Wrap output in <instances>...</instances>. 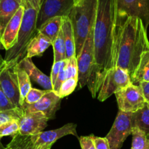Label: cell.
<instances>
[{
  "label": "cell",
  "instance_id": "1",
  "mask_svg": "<svg viewBox=\"0 0 149 149\" xmlns=\"http://www.w3.org/2000/svg\"><path fill=\"white\" fill-rule=\"evenodd\" d=\"M116 0H98L93 31L94 64L87 82L93 98L97 96L107 73L116 67L115 23Z\"/></svg>",
  "mask_w": 149,
  "mask_h": 149
},
{
  "label": "cell",
  "instance_id": "2",
  "mask_svg": "<svg viewBox=\"0 0 149 149\" xmlns=\"http://www.w3.org/2000/svg\"><path fill=\"white\" fill-rule=\"evenodd\" d=\"M149 49L147 29L140 18L116 17L115 61L119 67L133 76L141 56Z\"/></svg>",
  "mask_w": 149,
  "mask_h": 149
},
{
  "label": "cell",
  "instance_id": "3",
  "mask_svg": "<svg viewBox=\"0 0 149 149\" xmlns=\"http://www.w3.org/2000/svg\"><path fill=\"white\" fill-rule=\"evenodd\" d=\"M42 0H23L20 5L23 7L20 31L17 42L13 47L6 51L4 61L10 66L17 65L26 56L27 47L34 36L38 15Z\"/></svg>",
  "mask_w": 149,
  "mask_h": 149
},
{
  "label": "cell",
  "instance_id": "4",
  "mask_svg": "<svg viewBox=\"0 0 149 149\" xmlns=\"http://www.w3.org/2000/svg\"><path fill=\"white\" fill-rule=\"evenodd\" d=\"M98 0H82L75 5L68 16L72 23L77 58L82 49L86 39L95 25Z\"/></svg>",
  "mask_w": 149,
  "mask_h": 149
},
{
  "label": "cell",
  "instance_id": "5",
  "mask_svg": "<svg viewBox=\"0 0 149 149\" xmlns=\"http://www.w3.org/2000/svg\"><path fill=\"white\" fill-rule=\"evenodd\" d=\"M131 84L132 82L130 76L126 71L119 67L113 68L107 73L105 77L97 94V99L101 102L105 101L112 95Z\"/></svg>",
  "mask_w": 149,
  "mask_h": 149
},
{
  "label": "cell",
  "instance_id": "6",
  "mask_svg": "<svg viewBox=\"0 0 149 149\" xmlns=\"http://www.w3.org/2000/svg\"><path fill=\"white\" fill-rule=\"evenodd\" d=\"M132 113L119 111L111 129L106 136L110 149H121L125 140L132 135Z\"/></svg>",
  "mask_w": 149,
  "mask_h": 149
},
{
  "label": "cell",
  "instance_id": "7",
  "mask_svg": "<svg viewBox=\"0 0 149 149\" xmlns=\"http://www.w3.org/2000/svg\"><path fill=\"white\" fill-rule=\"evenodd\" d=\"M114 95L119 111L126 113H135L147 103L141 87L137 84H130Z\"/></svg>",
  "mask_w": 149,
  "mask_h": 149
},
{
  "label": "cell",
  "instance_id": "8",
  "mask_svg": "<svg viewBox=\"0 0 149 149\" xmlns=\"http://www.w3.org/2000/svg\"><path fill=\"white\" fill-rule=\"evenodd\" d=\"M93 31H94V26L90 30L82 49L79 55L77 58L79 70L78 81L80 88H83L87 84L94 64Z\"/></svg>",
  "mask_w": 149,
  "mask_h": 149
},
{
  "label": "cell",
  "instance_id": "9",
  "mask_svg": "<svg viewBox=\"0 0 149 149\" xmlns=\"http://www.w3.org/2000/svg\"><path fill=\"white\" fill-rule=\"evenodd\" d=\"M74 7V0H42L36 29L52 17L68 16Z\"/></svg>",
  "mask_w": 149,
  "mask_h": 149
},
{
  "label": "cell",
  "instance_id": "10",
  "mask_svg": "<svg viewBox=\"0 0 149 149\" xmlns=\"http://www.w3.org/2000/svg\"><path fill=\"white\" fill-rule=\"evenodd\" d=\"M116 17H138L148 29L149 0H116Z\"/></svg>",
  "mask_w": 149,
  "mask_h": 149
},
{
  "label": "cell",
  "instance_id": "11",
  "mask_svg": "<svg viewBox=\"0 0 149 149\" xmlns=\"http://www.w3.org/2000/svg\"><path fill=\"white\" fill-rule=\"evenodd\" d=\"M69 135L78 137L76 124L68 123L58 129L42 132L31 136V139L34 149H47L51 148L60 138Z\"/></svg>",
  "mask_w": 149,
  "mask_h": 149
},
{
  "label": "cell",
  "instance_id": "12",
  "mask_svg": "<svg viewBox=\"0 0 149 149\" xmlns=\"http://www.w3.org/2000/svg\"><path fill=\"white\" fill-rule=\"evenodd\" d=\"M15 65L10 66L6 63V65L0 71V85L11 103L15 107L21 108L20 90Z\"/></svg>",
  "mask_w": 149,
  "mask_h": 149
},
{
  "label": "cell",
  "instance_id": "13",
  "mask_svg": "<svg viewBox=\"0 0 149 149\" xmlns=\"http://www.w3.org/2000/svg\"><path fill=\"white\" fill-rule=\"evenodd\" d=\"M61 97H59L53 90H47L46 94L38 102L33 104L23 103L21 109L25 113L41 112L49 119L55 117V113L60 109Z\"/></svg>",
  "mask_w": 149,
  "mask_h": 149
},
{
  "label": "cell",
  "instance_id": "14",
  "mask_svg": "<svg viewBox=\"0 0 149 149\" xmlns=\"http://www.w3.org/2000/svg\"><path fill=\"white\" fill-rule=\"evenodd\" d=\"M49 120L41 112L23 113L18 120L19 134L21 135L33 136L43 132Z\"/></svg>",
  "mask_w": 149,
  "mask_h": 149
},
{
  "label": "cell",
  "instance_id": "15",
  "mask_svg": "<svg viewBox=\"0 0 149 149\" xmlns=\"http://www.w3.org/2000/svg\"><path fill=\"white\" fill-rule=\"evenodd\" d=\"M23 15V7L20 5V8L12 17L4 29L0 43L1 44L6 51L13 47L17 42Z\"/></svg>",
  "mask_w": 149,
  "mask_h": 149
},
{
  "label": "cell",
  "instance_id": "16",
  "mask_svg": "<svg viewBox=\"0 0 149 149\" xmlns=\"http://www.w3.org/2000/svg\"><path fill=\"white\" fill-rule=\"evenodd\" d=\"M20 68L27 72L31 80L35 81L45 89V90H52V84L50 77L42 73L32 61L31 58L25 57L18 63Z\"/></svg>",
  "mask_w": 149,
  "mask_h": 149
},
{
  "label": "cell",
  "instance_id": "17",
  "mask_svg": "<svg viewBox=\"0 0 149 149\" xmlns=\"http://www.w3.org/2000/svg\"><path fill=\"white\" fill-rule=\"evenodd\" d=\"M20 7L17 0H0V41L6 26Z\"/></svg>",
  "mask_w": 149,
  "mask_h": 149
},
{
  "label": "cell",
  "instance_id": "18",
  "mask_svg": "<svg viewBox=\"0 0 149 149\" xmlns=\"http://www.w3.org/2000/svg\"><path fill=\"white\" fill-rule=\"evenodd\" d=\"M52 45V42L48 38L38 33L29 42L26 57L31 58L34 56H42L45 50Z\"/></svg>",
  "mask_w": 149,
  "mask_h": 149
},
{
  "label": "cell",
  "instance_id": "19",
  "mask_svg": "<svg viewBox=\"0 0 149 149\" xmlns=\"http://www.w3.org/2000/svg\"><path fill=\"white\" fill-rule=\"evenodd\" d=\"M61 29L63 33L64 39H65L66 59H70L73 57H77L74 29H73L72 23L68 16L63 17V25Z\"/></svg>",
  "mask_w": 149,
  "mask_h": 149
},
{
  "label": "cell",
  "instance_id": "20",
  "mask_svg": "<svg viewBox=\"0 0 149 149\" xmlns=\"http://www.w3.org/2000/svg\"><path fill=\"white\" fill-rule=\"evenodd\" d=\"M63 25V17H55L47 20L37 30L38 33H42L53 42L58 37Z\"/></svg>",
  "mask_w": 149,
  "mask_h": 149
},
{
  "label": "cell",
  "instance_id": "21",
  "mask_svg": "<svg viewBox=\"0 0 149 149\" xmlns=\"http://www.w3.org/2000/svg\"><path fill=\"white\" fill-rule=\"evenodd\" d=\"M131 80L132 84L137 85L143 81H149V49L143 53Z\"/></svg>",
  "mask_w": 149,
  "mask_h": 149
},
{
  "label": "cell",
  "instance_id": "22",
  "mask_svg": "<svg viewBox=\"0 0 149 149\" xmlns=\"http://www.w3.org/2000/svg\"><path fill=\"white\" fill-rule=\"evenodd\" d=\"M132 127H137L149 134V103L147 102L143 109L132 113Z\"/></svg>",
  "mask_w": 149,
  "mask_h": 149
},
{
  "label": "cell",
  "instance_id": "23",
  "mask_svg": "<svg viewBox=\"0 0 149 149\" xmlns=\"http://www.w3.org/2000/svg\"><path fill=\"white\" fill-rule=\"evenodd\" d=\"M15 71L17 77V81H18L19 90H20V103H21V108L23 103L25 101L26 95L30 91L31 87V79L28 75L27 72L19 66L18 63L15 65Z\"/></svg>",
  "mask_w": 149,
  "mask_h": 149
},
{
  "label": "cell",
  "instance_id": "24",
  "mask_svg": "<svg viewBox=\"0 0 149 149\" xmlns=\"http://www.w3.org/2000/svg\"><path fill=\"white\" fill-rule=\"evenodd\" d=\"M4 149H34V146L31 136L17 134L13 137V139Z\"/></svg>",
  "mask_w": 149,
  "mask_h": 149
},
{
  "label": "cell",
  "instance_id": "25",
  "mask_svg": "<svg viewBox=\"0 0 149 149\" xmlns=\"http://www.w3.org/2000/svg\"><path fill=\"white\" fill-rule=\"evenodd\" d=\"M52 45L53 47L54 52L53 62L63 61L66 59V48H65V39H64L62 29L58 34V37L52 42Z\"/></svg>",
  "mask_w": 149,
  "mask_h": 149
},
{
  "label": "cell",
  "instance_id": "26",
  "mask_svg": "<svg viewBox=\"0 0 149 149\" xmlns=\"http://www.w3.org/2000/svg\"><path fill=\"white\" fill-rule=\"evenodd\" d=\"M21 108H16L12 110L0 111V126L13 120H19L23 115Z\"/></svg>",
  "mask_w": 149,
  "mask_h": 149
},
{
  "label": "cell",
  "instance_id": "27",
  "mask_svg": "<svg viewBox=\"0 0 149 149\" xmlns=\"http://www.w3.org/2000/svg\"><path fill=\"white\" fill-rule=\"evenodd\" d=\"M19 134L18 120H13L0 126V139L5 136L14 137Z\"/></svg>",
  "mask_w": 149,
  "mask_h": 149
},
{
  "label": "cell",
  "instance_id": "28",
  "mask_svg": "<svg viewBox=\"0 0 149 149\" xmlns=\"http://www.w3.org/2000/svg\"><path fill=\"white\" fill-rule=\"evenodd\" d=\"M78 83V79H67L61 85L58 93V96L61 98H63L71 95L75 90Z\"/></svg>",
  "mask_w": 149,
  "mask_h": 149
},
{
  "label": "cell",
  "instance_id": "29",
  "mask_svg": "<svg viewBox=\"0 0 149 149\" xmlns=\"http://www.w3.org/2000/svg\"><path fill=\"white\" fill-rule=\"evenodd\" d=\"M68 60L65 59L62 61V65H61V70H60L59 74L58 76L56 81H55V84H54L53 87H52V90L55 92L58 95V93H59L60 88H61V85L67 79V73H66V65Z\"/></svg>",
  "mask_w": 149,
  "mask_h": 149
},
{
  "label": "cell",
  "instance_id": "30",
  "mask_svg": "<svg viewBox=\"0 0 149 149\" xmlns=\"http://www.w3.org/2000/svg\"><path fill=\"white\" fill-rule=\"evenodd\" d=\"M47 92V90H41L36 88H31L26 95L24 103L27 104H33L39 101L46 94Z\"/></svg>",
  "mask_w": 149,
  "mask_h": 149
},
{
  "label": "cell",
  "instance_id": "31",
  "mask_svg": "<svg viewBox=\"0 0 149 149\" xmlns=\"http://www.w3.org/2000/svg\"><path fill=\"white\" fill-rule=\"evenodd\" d=\"M68 60L66 65L67 79H78L79 70L77 57H73Z\"/></svg>",
  "mask_w": 149,
  "mask_h": 149
},
{
  "label": "cell",
  "instance_id": "32",
  "mask_svg": "<svg viewBox=\"0 0 149 149\" xmlns=\"http://www.w3.org/2000/svg\"><path fill=\"white\" fill-rule=\"evenodd\" d=\"M17 107H15L11 103V101L9 100L8 97L4 94V91L2 90L1 85H0V111L12 110V109H15Z\"/></svg>",
  "mask_w": 149,
  "mask_h": 149
},
{
  "label": "cell",
  "instance_id": "33",
  "mask_svg": "<svg viewBox=\"0 0 149 149\" xmlns=\"http://www.w3.org/2000/svg\"><path fill=\"white\" fill-rule=\"evenodd\" d=\"M93 136V135H90L89 136H81L79 138L81 149H96Z\"/></svg>",
  "mask_w": 149,
  "mask_h": 149
},
{
  "label": "cell",
  "instance_id": "34",
  "mask_svg": "<svg viewBox=\"0 0 149 149\" xmlns=\"http://www.w3.org/2000/svg\"><path fill=\"white\" fill-rule=\"evenodd\" d=\"M61 65H62V61H58V62H53V65H52V70H51L50 74V79L51 82H52V87H53L54 84H55V81H56L58 76L59 74L60 70H61Z\"/></svg>",
  "mask_w": 149,
  "mask_h": 149
},
{
  "label": "cell",
  "instance_id": "35",
  "mask_svg": "<svg viewBox=\"0 0 149 149\" xmlns=\"http://www.w3.org/2000/svg\"><path fill=\"white\" fill-rule=\"evenodd\" d=\"M95 145L96 149H110L109 143L106 138H101V137L93 136Z\"/></svg>",
  "mask_w": 149,
  "mask_h": 149
},
{
  "label": "cell",
  "instance_id": "36",
  "mask_svg": "<svg viewBox=\"0 0 149 149\" xmlns=\"http://www.w3.org/2000/svg\"><path fill=\"white\" fill-rule=\"evenodd\" d=\"M141 87L146 101L149 103V81H143L138 84Z\"/></svg>",
  "mask_w": 149,
  "mask_h": 149
},
{
  "label": "cell",
  "instance_id": "37",
  "mask_svg": "<svg viewBox=\"0 0 149 149\" xmlns=\"http://www.w3.org/2000/svg\"><path fill=\"white\" fill-rule=\"evenodd\" d=\"M74 6L75 5H77V4H79V3H81V1H82V0H74Z\"/></svg>",
  "mask_w": 149,
  "mask_h": 149
},
{
  "label": "cell",
  "instance_id": "38",
  "mask_svg": "<svg viewBox=\"0 0 149 149\" xmlns=\"http://www.w3.org/2000/svg\"><path fill=\"white\" fill-rule=\"evenodd\" d=\"M0 149H4V147L3 146L2 143H1V141H0Z\"/></svg>",
  "mask_w": 149,
  "mask_h": 149
},
{
  "label": "cell",
  "instance_id": "39",
  "mask_svg": "<svg viewBox=\"0 0 149 149\" xmlns=\"http://www.w3.org/2000/svg\"><path fill=\"white\" fill-rule=\"evenodd\" d=\"M17 1H18L19 3H20V4H21V2H22V1H23V0H17Z\"/></svg>",
  "mask_w": 149,
  "mask_h": 149
},
{
  "label": "cell",
  "instance_id": "40",
  "mask_svg": "<svg viewBox=\"0 0 149 149\" xmlns=\"http://www.w3.org/2000/svg\"><path fill=\"white\" fill-rule=\"evenodd\" d=\"M47 149H51V148H47Z\"/></svg>",
  "mask_w": 149,
  "mask_h": 149
},
{
  "label": "cell",
  "instance_id": "41",
  "mask_svg": "<svg viewBox=\"0 0 149 149\" xmlns=\"http://www.w3.org/2000/svg\"></svg>",
  "mask_w": 149,
  "mask_h": 149
}]
</instances>
